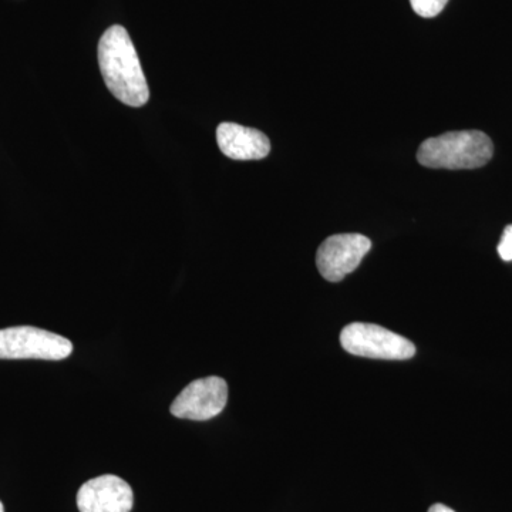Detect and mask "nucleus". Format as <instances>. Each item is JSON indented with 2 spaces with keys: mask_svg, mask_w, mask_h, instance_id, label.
<instances>
[{
  "mask_svg": "<svg viewBox=\"0 0 512 512\" xmlns=\"http://www.w3.org/2000/svg\"><path fill=\"white\" fill-rule=\"evenodd\" d=\"M99 66L107 89L117 100L130 107L146 106L150 100L146 74L123 26H111L101 36Z\"/></svg>",
  "mask_w": 512,
  "mask_h": 512,
  "instance_id": "f257e3e1",
  "label": "nucleus"
},
{
  "mask_svg": "<svg viewBox=\"0 0 512 512\" xmlns=\"http://www.w3.org/2000/svg\"><path fill=\"white\" fill-rule=\"evenodd\" d=\"M493 141L481 131H451L429 138L417 151V160L424 167L446 170H473L493 158Z\"/></svg>",
  "mask_w": 512,
  "mask_h": 512,
  "instance_id": "f03ea898",
  "label": "nucleus"
},
{
  "mask_svg": "<svg viewBox=\"0 0 512 512\" xmlns=\"http://www.w3.org/2000/svg\"><path fill=\"white\" fill-rule=\"evenodd\" d=\"M340 343L350 355L369 359L407 360L416 355L409 339L373 323H350L340 333Z\"/></svg>",
  "mask_w": 512,
  "mask_h": 512,
  "instance_id": "7ed1b4c3",
  "label": "nucleus"
},
{
  "mask_svg": "<svg viewBox=\"0 0 512 512\" xmlns=\"http://www.w3.org/2000/svg\"><path fill=\"white\" fill-rule=\"evenodd\" d=\"M73 343L35 326L0 329V359L63 360L72 355Z\"/></svg>",
  "mask_w": 512,
  "mask_h": 512,
  "instance_id": "20e7f679",
  "label": "nucleus"
},
{
  "mask_svg": "<svg viewBox=\"0 0 512 512\" xmlns=\"http://www.w3.org/2000/svg\"><path fill=\"white\" fill-rule=\"evenodd\" d=\"M228 403V384L222 377L194 380L175 397L170 412L178 419L205 421L222 413Z\"/></svg>",
  "mask_w": 512,
  "mask_h": 512,
  "instance_id": "39448f33",
  "label": "nucleus"
},
{
  "mask_svg": "<svg viewBox=\"0 0 512 512\" xmlns=\"http://www.w3.org/2000/svg\"><path fill=\"white\" fill-rule=\"evenodd\" d=\"M372 242L365 235L339 234L325 239L316 254V266L320 275L329 282H340L356 271Z\"/></svg>",
  "mask_w": 512,
  "mask_h": 512,
  "instance_id": "423d86ee",
  "label": "nucleus"
},
{
  "mask_svg": "<svg viewBox=\"0 0 512 512\" xmlns=\"http://www.w3.org/2000/svg\"><path fill=\"white\" fill-rule=\"evenodd\" d=\"M133 505L130 484L113 474L87 481L77 493L80 512H131Z\"/></svg>",
  "mask_w": 512,
  "mask_h": 512,
  "instance_id": "0eeeda50",
  "label": "nucleus"
},
{
  "mask_svg": "<svg viewBox=\"0 0 512 512\" xmlns=\"http://www.w3.org/2000/svg\"><path fill=\"white\" fill-rule=\"evenodd\" d=\"M217 143L224 156L231 160H262L271 153V141L262 131L235 123H221Z\"/></svg>",
  "mask_w": 512,
  "mask_h": 512,
  "instance_id": "6e6552de",
  "label": "nucleus"
},
{
  "mask_svg": "<svg viewBox=\"0 0 512 512\" xmlns=\"http://www.w3.org/2000/svg\"><path fill=\"white\" fill-rule=\"evenodd\" d=\"M412 8L421 18H436L446 8L448 0H410Z\"/></svg>",
  "mask_w": 512,
  "mask_h": 512,
  "instance_id": "1a4fd4ad",
  "label": "nucleus"
},
{
  "mask_svg": "<svg viewBox=\"0 0 512 512\" xmlns=\"http://www.w3.org/2000/svg\"><path fill=\"white\" fill-rule=\"evenodd\" d=\"M498 255L504 261H512V225L505 228L503 238H501L500 245H498Z\"/></svg>",
  "mask_w": 512,
  "mask_h": 512,
  "instance_id": "9d476101",
  "label": "nucleus"
},
{
  "mask_svg": "<svg viewBox=\"0 0 512 512\" xmlns=\"http://www.w3.org/2000/svg\"><path fill=\"white\" fill-rule=\"evenodd\" d=\"M429 512H456V511L451 510L450 507H447V505H444V504H434V505H431Z\"/></svg>",
  "mask_w": 512,
  "mask_h": 512,
  "instance_id": "9b49d317",
  "label": "nucleus"
},
{
  "mask_svg": "<svg viewBox=\"0 0 512 512\" xmlns=\"http://www.w3.org/2000/svg\"><path fill=\"white\" fill-rule=\"evenodd\" d=\"M0 512H5V508H3V504L0 503Z\"/></svg>",
  "mask_w": 512,
  "mask_h": 512,
  "instance_id": "f8f14e48",
  "label": "nucleus"
}]
</instances>
